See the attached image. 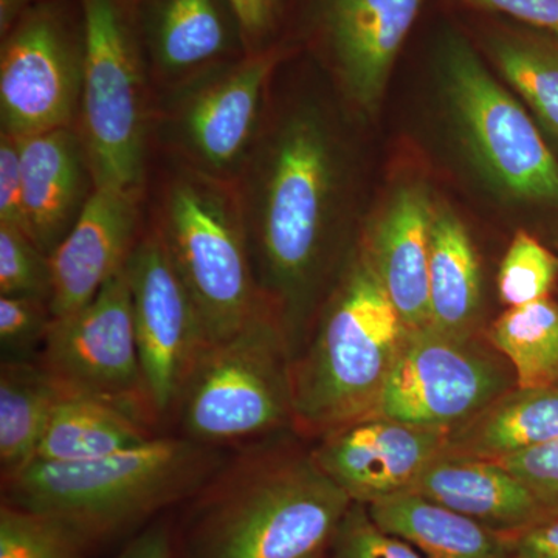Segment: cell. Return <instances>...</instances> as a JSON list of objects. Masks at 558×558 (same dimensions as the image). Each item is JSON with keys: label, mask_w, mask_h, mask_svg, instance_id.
Returning a JSON list of instances; mask_svg holds the SVG:
<instances>
[{"label": "cell", "mask_w": 558, "mask_h": 558, "mask_svg": "<svg viewBox=\"0 0 558 558\" xmlns=\"http://www.w3.org/2000/svg\"><path fill=\"white\" fill-rule=\"evenodd\" d=\"M339 172L328 120L317 108L300 106L269 131L259 124L233 182L256 288L281 322L290 352L325 270Z\"/></svg>", "instance_id": "obj_1"}, {"label": "cell", "mask_w": 558, "mask_h": 558, "mask_svg": "<svg viewBox=\"0 0 558 558\" xmlns=\"http://www.w3.org/2000/svg\"><path fill=\"white\" fill-rule=\"evenodd\" d=\"M216 459L207 446L183 436L150 438L90 461L32 462L3 480V502L60 520L94 550L196 497Z\"/></svg>", "instance_id": "obj_2"}, {"label": "cell", "mask_w": 558, "mask_h": 558, "mask_svg": "<svg viewBox=\"0 0 558 558\" xmlns=\"http://www.w3.org/2000/svg\"><path fill=\"white\" fill-rule=\"evenodd\" d=\"M209 484L178 529L179 558L319 556L354 502L312 454L242 461Z\"/></svg>", "instance_id": "obj_3"}, {"label": "cell", "mask_w": 558, "mask_h": 558, "mask_svg": "<svg viewBox=\"0 0 558 558\" xmlns=\"http://www.w3.org/2000/svg\"><path fill=\"white\" fill-rule=\"evenodd\" d=\"M407 328L360 245L292 368L293 421L326 433L373 416Z\"/></svg>", "instance_id": "obj_4"}, {"label": "cell", "mask_w": 558, "mask_h": 558, "mask_svg": "<svg viewBox=\"0 0 558 558\" xmlns=\"http://www.w3.org/2000/svg\"><path fill=\"white\" fill-rule=\"evenodd\" d=\"M156 230L208 343L230 339L260 301L234 183L180 163L161 190Z\"/></svg>", "instance_id": "obj_5"}, {"label": "cell", "mask_w": 558, "mask_h": 558, "mask_svg": "<svg viewBox=\"0 0 558 558\" xmlns=\"http://www.w3.org/2000/svg\"><path fill=\"white\" fill-rule=\"evenodd\" d=\"M84 64L81 140L95 189L142 190L145 175V72L132 0H81Z\"/></svg>", "instance_id": "obj_6"}, {"label": "cell", "mask_w": 558, "mask_h": 558, "mask_svg": "<svg viewBox=\"0 0 558 558\" xmlns=\"http://www.w3.org/2000/svg\"><path fill=\"white\" fill-rule=\"evenodd\" d=\"M292 352L269 304L236 333L202 351L179 399L186 438L215 446L253 438L293 421Z\"/></svg>", "instance_id": "obj_7"}, {"label": "cell", "mask_w": 558, "mask_h": 558, "mask_svg": "<svg viewBox=\"0 0 558 558\" xmlns=\"http://www.w3.org/2000/svg\"><path fill=\"white\" fill-rule=\"evenodd\" d=\"M286 54L278 44L175 81L161 128L180 163L211 178L236 180L258 134L267 86Z\"/></svg>", "instance_id": "obj_8"}, {"label": "cell", "mask_w": 558, "mask_h": 558, "mask_svg": "<svg viewBox=\"0 0 558 558\" xmlns=\"http://www.w3.org/2000/svg\"><path fill=\"white\" fill-rule=\"evenodd\" d=\"M0 39L2 132L22 138L72 128L83 83L81 0L32 7Z\"/></svg>", "instance_id": "obj_9"}, {"label": "cell", "mask_w": 558, "mask_h": 558, "mask_svg": "<svg viewBox=\"0 0 558 558\" xmlns=\"http://www.w3.org/2000/svg\"><path fill=\"white\" fill-rule=\"evenodd\" d=\"M447 95L483 170L515 199L558 207V161L526 110L458 36L444 46Z\"/></svg>", "instance_id": "obj_10"}, {"label": "cell", "mask_w": 558, "mask_h": 558, "mask_svg": "<svg viewBox=\"0 0 558 558\" xmlns=\"http://www.w3.org/2000/svg\"><path fill=\"white\" fill-rule=\"evenodd\" d=\"M39 363L65 395L98 400L140 422L156 414L143 377L124 267L83 310L53 318Z\"/></svg>", "instance_id": "obj_11"}, {"label": "cell", "mask_w": 558, "mask_h": 558, "mask_svg": "<svg viewBox=\"0 0 558 558\" xmlns=\"http://www.w3.org/2000/svg\"><path fill=\"white\" fill-rule=\"evenodd\" d=\"M505 376L468 337L407 329L373 416L451 429L508 391Z\"/></svg>", "instance_id": "obj_12"}, {"label": "cell", "mask_w": 558, "mask_h": 558, "mask_svg": "<svg viewBox=\"0 0 558 558\" xmlns=\"http://www.w3.org/2000/svg\"><path fill=\"white\" fill-rule=\"evenodd\" d=\"M124 270L146 388L156 414L168 413L209 344L204 322L156 229L137 241Z\"/></svg>", "instance_id": "obj_13"}, {"label": "cell", "mask_w": 558, "mask_h": 558, "mask_svg": "<svg viewBox=\"0 0 558 558\" xmlns=\"http://www.w3.org/2000/svg\"><path fill=\"white\" fill-rule=\"evenodd\" d=\"M424 0H310L307 27L343 89L374 110Z\"/></svg>", "instance_id": "obj_14"}, {"label": "cell", "mask_w": 558, "mask_h": 558, "mask_svg": "<svg viewBox=\"0 0 558 558\" xmlns=\"http://www.w3.org/2000/svg\"><path fill=\"white\" fill-rule=\"evenodd\" d=\"M447 429L368 416L326 433L312 457L354 502L411 490L449 446Z\"/></svg>", "instance_id": "obj_15"}, {"label": "cell", "mask_w": 558, "mask_h": 558, "mask_svg": "<svg viewBox=\"0 0 558 558\" xmlns=\"http://www.w3.org/2000/svg\"><path fill=\"white\" fill-rule=\"evenodd\" d=\"M142 190L95 189L68 236L50 255L53 318L83 310L119 274L137 244Z\"/></svg>", "instance_id": "obj_16"}, {"label": "cell", "mask_w": 558, "mask_h": 558, "mask_svg": "<svg viewBox=\"0 0 558 558\" xmlns=\"http://www.w3.org/2000/svg\"><path fill=\"white\" fill-rule=\"evenodd\" d=\"M21 171L24 231L50 256L95 190L80 132L60 128L22 137Z\"/></svg>", "instance_id": "obj_17"}, {"label": "cell", "mask_w": 558, "mask_h": 558, "mask_svg": "<svg viewBox=\"0 0 558 558\" xmlns=\"http://www.w3.org/2000/svg\"><path fill=\"white\" fill-rule=\"evenodd\" d=\"M146 62L165 80L185 78L245 51L227 0H132Z\"/></svg>", "instance_id": "obj_18"}, {"label": "cell", "mask_w": 558, "mask_h": 558, "mask_svg": "<svg viewBox=\"0 0 558 558\" xmlns=\"http://www.w3.org/2000/svg\"><path fill=\"white\" fill-rule=\"evenodd\" d=\"M433 209L427 190L396 191L363 247L407 329L429 326V242Z\"/></svg>", "instance_id": "obj_19"}, {"label": "cell", "mask_w": 558, "mask_h": 558, "mask_svg": "<svg viewBox=\"0 0 558 558\" xmlns=\"http://www.w3.org/2000/svg\"><path fill=\"white\" fill-rule=\"evenodd\" d=\"M411 490L501 535L515 534L549 517L531 488L505 465L447 450Z\"/></svg>", "instance_id": "obj_20"}, {"label": "cell", "mask_w": 558, "mask_h": 558, "mask_svg": "<svg viewBox=\"0 0 558 558\" xmlns=\"http://www.w3.org/2000/svg\"><path fill=\"white\" fill-rule=\"evenodd\" d=\"M557 438L558 387H517L451 429L447 451L502 461Z\"/></svg>", "instance_id": "obj_21"}, {"label": "cell", "mask_w": 558, "mask_h": 558, "mask_svg": "<svg viewBox=\"0 0 558 558\" xmlns=\"http://www.w3.org/2000/svg\"><path fill=\"white\" fill-rule=\"evenodd\" d=\"M384 531L425 558H513L508 537L413 490L366 506Z\"/></svg>", "instance_id": "obj_22"}, {"label": "cell", "mask_w": 558, "mask_h": 558, "mask_svg": "<svg viewBox=\"0 0 558 558\" xmlns=\"http://www.w3.org/2000/svg\"><path fill=\"white\" fill-rule=\"evenodd\" d=\"M480 301V260L468 227L449 207L435 205L429 242V325L450 336L469 337Z\"/></svg>", "instance_id": "obj_23"}, {"label": "cell", "mask_w": 558, "mask_h": 558, "mask_svg": "<svg viewBox=\"0 0 558 558\" xmlns=\"http://www.w3.org/2000/svg\"><path fill=\"white\" fill-rule=\"evenodd\" d=\"M64 396L40 363L33 360L2 362L0 464L5 480L33 462L47 425Z\"/></svg>", "instance_id": "obj_24"}, {"label": "cell", "mask_w": 558, "mask_h": 558, "mask_svg": "<svg viewBox=\"0 0 558 558\" xmlns=\"http://www.w3.org/2000/svg\"><path fill=\"white\" fill-rule=\"evenodd\" d=\"M150 438L142 422L124 411L98 400L65 395L47 425L33 462L90 461Z\"/></svg>", "instance_id": "obj_25"}, {"label": "cell", "mask_w": 558, "mask_h": 558, "mask_svg": "<svg viewBox=\"0 0 558 558\" xmlns=\"http://www.w3.org/2000/svg\"><path fill=\"white\" fill-rule=\"evenodd\" d=\"M488 339L512 365L517 387H558L557 301L509 307L492 325Z\"/></svg>", "instance_id": "obj_26"}, {"label": "cell", "mask_w": 558, "mask_h": 558, "mask_svg": "<svg viewBox=\"0 0 558 558\" xmlns=\"http://www.w3.org/2000/svg\"><path fill=\"white\" fill-rule=\"evenodd\" d=\"M487 50L502 76L558 140V40L499 31L487 36Z\"/></svg>", "instance_id": "obj_27"}, {"label": "cell", "mask_w": 558, "mask_h": 558, "mask_svg": "<svg viewBox=\"0 0 558 558\" xmlns=\"http://www.w3.org/2000/svg\"><path fill=\"white\" fill-rule=\"evenodd\" d=\"M90 553L60 520L2 502L0 558H90Z\"/></svg>", "instance_id": "obj_28"}, {"label": "cell", "mask_w": 558, "mask_h": 558, "mask_svg": "<svg viewBox=\"0 0 558 558\" xmlns=\"http://www.w3.org/2000/svg\"><path fill=\"white\" fill-rule=\"evenodd\" d=\"M558 279V258L527 231H517L498 270V293L509 307L549 299Z\"/></svg>", "instance_id": "obj_29"}, {"label": "cell", "mask_w": 558, "mask_h": 558, "mask_svg": "<svg viewBox=\"0 0 558 558\" xmlns=\"http://www.w3.org/2000/svg\"><path fill=\"white\" fill-rule=\"evenodd\" d=\"M53 277L46 255L21 229L0 226V296L51 301Z\"/></svg>", "instance_id": "obj_30"}, {"label": "cell", "mask_w": 558, "mask_h": 558, "mask_svg": "<svg viewBox=\"0 0 558 558\" xmlns=\"http://www.w3.org/2000/svg\"><path fill=\"white\" fill-rule=\"evenodd\" d=\"M325 558H425L405 539L384 531L362 502H352L330 538Z\"/></svg>", "instance_id": "obj_31"}, {"label": "cell", "mask_w": 558, "mask_h": 558, "mask_svg": "<svg viewBox=\"0 0 558 558\" xmlns=\"http://www.w3.org/2000/svg\"><path fill=\"white\" fill-rule=\"evenodd\" d=\"M53 323L49 300L0 296V351L2 362H32L43 351Z\"/></svg>", "instance_id": "obj_32"}, {"label": "cell", "mask_w": 558, "mask_h": 558, "mask_svg": "<svg viewBox=\"0 0 558 558\" xmlns=\"http://www.w3.org/2000/svg\"><path fill=\"white\" fill-rule=\"evenodd\" d=\"M497 462L531 488L549 517L558 515V438Z\"/></svg>", "instance_id": "obj_33"}, {"label": "cell", "mask_w": 558, "mask_h": 558, "mask_svg": "<svg viewBox=\"0 0 558 558\" xmlns=\"http://www.w3.org/2000/svg\"><path fill=\"white\" fill-rule=\"evenodd\" d=\"M240 25L245 51L255 53L278 46L275 36L288 13L289 0H227Z\"/></svg>", "instance_id": "obj_34"}, {"label": "cell", "mask_w": 558, "mask_h": 558, "mask_svg": "<svg viewBox=\"0 0 558 558\" xmlns=\"http://www.w3.org/2000/svg\"><path fill=\"white\" fill-rule=\"evenodd\" d=\"M0 226L24 231L21 138L5 132L0 134Z\"/></svg>", "instance_id": "obj_35"}, {"label": "cell", "mask_w": 558, "mask_h": 558, "mask_svg": "<svg viewBox=\"0 0 558 558\" xmlns=\"http://www.w3.org/2000/svg\"><path fill=\"white\" fill-rule=\"evenodd\" d=\"M465 5L506 14L558 40V0H462Z\"/></svg>", "instance_id": "obj_36"}, {"label": "cell", "mask_w": 558, "mask_h": 558, "mask_svg": "<svg viewBox=\"0 0 558 558\" xmlns=\"http://www.w3.org/2000/svg\"><path fill=\"white\" fill-rule=\"evenodd\" d=\"M112 558H179L178 527L167 519L150 521Z\"/></svg>", "instance_id": "obj_37"}, {"label": "cell", "mask_w": 558, "mask_h": 558, "mask_svg": "<svg viewBox=\"0 0 558 558\" xmlns=\"http://www.w3.org/2000/svg\"><path fill=\"white\" fill-rule=\"evenodd\" d=\"M506 537L513 558H558V515Z\"/></svg>", "instance_id": "obj_38"}, {"label": "cell", "mask_w": 558, "mask_h": 558, "mask_svg": "<svg viewBox=\"0 0 558 558\" xmlns=\"http://www.w3.org/2000/svg\"><path fill=\"white\" fill-rule=\"evenodd\" d=\"M49 0H0V36L5 35L25 11Z\"/></svg>", "instance_id": "obj_39"}, {"label": "cell", "mask_w": 558, "mask_h": 558, "mask_svg": "<svg viewBox=\"0 0 558 558\" xmlns=\"http://www.w3.org/2000/svg\"><path fill=\"white\" fill-rule=\"evenodd\" d=\"M311 558H325V554H319V556L311 557Z\"/></svg>", "instance_id": "obj_40"}]
</instances>
